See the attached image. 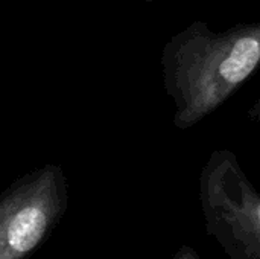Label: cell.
<instances>
[{"mask_svg": "<svg viewBox=\"0 0 260 259\" xmlns=\"http://www.w3.org/2000/svg\"><path fill=\"white\" fill-rule=\"evenodd\" d=\"M260 67V21L215 31L195 21L161 52L163 87L172 98L174 125L187 130L216 111Z\"/></svg>", "mask_w": 260, "mask_h": 259, "instance_id": "cell-1", "label": "cell"}, {"mask_svg": "<svg viewBox=\"0 0 260 259\" xmlns=\"http://www.w3.org/2000/svg\"><path fill=\"white\" fill-rule=\"evenodd\" d=\"M207 234L232 259H260V192L236 156L215 151L200 177Z\"/></svg>", "mask_w": 260, "mask_h": 259, "instance_id": "cell-2", "label": "cell"}, {"mask_svg": "<svg viewBox=\"0 0 260 259\" xmlns=\"http://www.w3.org/2000/svg\"><path fill=\"white\" fill-rule=\"evenodd\" d=\"M67 182L47 163L17 179L0 194V259H27L66 214Z\"/></svg>", "mask_w": 260, "mask_h": 259, "instance_id": "cell-3", "label": "cell"}, {"mask_svg": "<svg viewBox=\"0 0 260 259\" xmlns=\"http://www.w3.org/2000/svg\"><path fill=\"white\" fill-rule=\"evenodd\" d=\"M248 116L253 119V121H257L260 122V98L254 102V105L248 110Z\"/></svg>", "mask_w": 260, "mask_h": 259, "instance_id": "cell-4", "label": "cell"}, {"mask_svg": "<svg viewBox=\"0 0 260 259\" xmlns=\"http://www.w3.org/2000/svg\"><path fill=\"white\" fill-rule=\"evenodd\" d=\"M175 259H198V256H197V253H195L192 249L184 247V249L180 250V253L177 255V258Z\"/></svg>", "mask_w": 260, "mask_h": 259, "instance_id": "cell-5", "label": "cell"}, {"mask_svg": "<svg viewBox=\"0 0 260 259\" xmlns=\"http://www.w3.org/2000/svg\"><path fill=\"white\" fill-rule=\"evenodd\" d=\"M148 2H154V0H148Z\"/></svg>", "mask_w": 260, "mask_h": 259, "instance_id": "cell-6", "label": "cell"}]
</instances>
